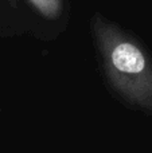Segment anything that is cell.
I'll return each instance as SVG.
<instances>
[{
	"instance_id": "1",
	"label": "cell",
	"mask_w": 152,
	"mask_h": 153,
	"mask_svg": "<svg viewBox=\"0 0 152 153\" xmlns=\"http://www.w3.org/2000/svg\"><path fill=\"white\" fill-rule=\"evenodd\" d=\"M96 38L112 86L128 102L152 111V62L142 47L120 30L98 20Z\"/></svg>"
},
{
	"instance_id": "2",
	"label": "cell",
	"mask_w": 152,
	"mask_h": 153,
	"mask_svg": "<svg viewBox=\"0 0 152 153\" xmlns=\"http://www.w3.org/2000/svg\"><path fill=\"white\" fill-rule=\"evenodd\" d=\"M43 16L54 19L62 12V0H28Z\"/></svg>"
}]
</instances>
